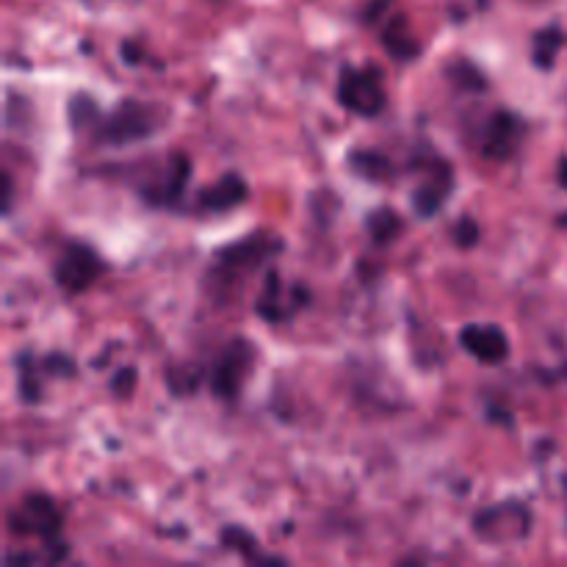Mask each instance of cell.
I'll list each match as a JSON object with an SVG mask.
<instances>
[{"mask_svg": "<svg viewBox=\"0 0 567 567\" xmlns=\"http://www.w3.org/2000/svg\"><path fill=\"white\" fill-rule=\"evenodd\" d=\"M161 122H164V111L155 103L128 97L108 114L97 111V117L89 122V136L106 147H125V144H139L155 136V130H161Z\"/></svg>", "mask_w": 567, "mask_h": 567, "instance_id": "cell-1", "label": "cell"}, {"mask_svg": "<svg viewBox=\"0 0 567 567\" xmlns=\"http://www.w3.org/2000/svg\"><path fill=\"white\" fill-rule=\"evenodd\" d=\"M283 244L272 236V233H252L244 241H236L230 247L219 249L216 260H213L211 272H208V285H216L222 294L233 283H238L241 277H249L252 272H258L266 260L272 258L274 252H280Z\"/></svg>", "mask_w": 567, "mask_h": 567, "instance_id": "cell-2", "label": "cell"}, {"mask_svg": "<svg viewBox=\"0 0 567 567\" xmlns=\"http://www.w3.org/2000/svg\"><path fill=\"white\" fill-rule=\"evenodd\" d=\"M338 103L355 117H377L388 103L382 70L374 64L366 67H343L338 78Z\"/></svg>", "mask_w": 567, "mask_h": 567, "instance_id": "cell-3", "label": "cell"}, {"mask_svg": "<svg viewBox=\"0 0 567 567\" xmlns=\"http://www.w3.org/2000/svg\"><path fill=\"white\" fill-rule=\"evenodd\" d=\"M191 180L189 155L172 153L144 175L139 183V197L153 208H175Z\"/></svg>", "mask_w": 567, "mask_h": 567, "instance_id": "cell-4", "label": "cell"}, {"mask_svg": "<svg viewBox=\"0 0 567 567\" xmlns=\"http://www.w3.org/2000/svg\"><path fill=\"white\" fill-rule=\"evenodd\" d=\"M9 529L25 537H39L45 543L64 545L59 540L61 512L56 501L45 493H28L17 501V507L9 509Z\"/></svg>", "mask_w": 567, "mask_h": 567, "instance_id": "cell-5", "label": "cell"}, {"mask_svg": "<svg viewBox=\"0 0 567 567\" xmlns=\"http://www.w3.org/2000/svg\"><path fill=\"white\" fill-rule=\"evenodd\" d=\"M255 366V346L247 338H233L211 366L213 396L233 402Z\"/></svg>", "mask_w": 567, "mask_h": 567, "instance_id": "cell-6", "label": "cell"}, {"mask_svg": "<svg viewBox=\"0 0 567 567\" xmlns=\"http://www.w3.org/2000/svg\"><path fill=\"white\" fill-rule=\"evenodd\" d=\"M103 260L95 249L86 247L81 241H70L61 249V255L53 263V280L64 294H83L86 288L97 283V277L103 274Z\"/></svg>", "mask_w": 567, "mask_h": 567, "instance_id": "cell-7", "label": "cell"}, {"mask_svg": "<svg viewBox=\"0 0 567 567\" xmlns=\"http://www.w3.org/2000/svg\"><path fill=\"white\" fill-rule=\"evenodd\" d=\"M523 136H526V122H523L518 114L498 108V111H493V114L485 119V125H482L479 150H482V155L490 158V161H507V158L518 153Z\"/></svg>", "mask_w": 567, "mask_h": 567, "instance_id": "cell-8", "label": "cell"}, {"mask_svg": "<svg viewBox=\"0 0 567 567\" xmlns=\"http://www.w3.org/2000/svg\"><path fill=\"white\" fill-rule=\"evenodd\" d=\"M473 532L490 543H512L529 534V512L515 501L487 507L473 518Z\"/></svg>", "mask_w": 567, "mask_h": 567, "instance_id": "cell-9", "label": "cell"}, {"mask_svg": "<svg viewBox=\"0 0 567 567\" xmlns=\"http://www.w3.org/2000/svg\"><path fill=\"white\" fill-rule=\"evenodd\" d=\"M421 169H424V175L413 191V211L424 219H432L451 197V183H454L451 166L443 158H432Z\"/></svg>", "mask_w": 567, "mask_h": 567, "instance_id": "cell-10", "label": "cell"}, {"mask_svg": "<svg viewBox=\"0 0 567 567\" xmlns=\"http://www.w3.org/2000/svg\"><path fill=\"white\" fill-rule=\"evenodd\" d=\"M460 346L479 363L496 366L509 355V341L496 324H465L460 330Z\"/></svg>", "mask_w": 567, "mask_h": 567, "instance_id": "cell-11", "label": "cell"}, {"mask_svg": "<svg viewBox=\"0 0 567 567\" xmlns=\"http://www.w3.org/2000/svg\"><path fill=\"white\" fill-rule=\"evenodd\" d=\"M247 200V183L236 172H227L222 178L205 186L197 197V211L205 213H227L238 208L241 202Z\"/></svg>", "mask_w": 567, "mask_h": 567, "instance_id": "cell-12", "label": "cell"}, {"mask_svg": "<svg viewBox=\"0 0 567 567\" xmlns=\"http://www.w3.org/2000/svg\"><path fill=\"white\" fill-rule=\"evenodd\" d=\"M291 291H294V288H291ZM291 291L285 294L277 272H269L266 283H263V291H260V296H258V305H255L260 319L272 321V324L291 319V316L296 313V308L294 305H285V296H291Z\"/></svg>", "mask_w": 567, "mask_h": 567, "instance_id": "cell-13", "label": "cell"}, {"mask_svg": "<svg viewBox=\"0 0 567 567\" xmlns=\"http://www.w3.org/2000/svg\"><path fill=\"white\" fill-rule=\"evenodd\" d=\"M382 45L388 50L393 59H402V61H410L413 56H418V39H415L410 31H407V20L404 17H393L390 25H385V31H382Z\"/></svg>", "mask_w": 567, "mask_h": 567, "instance_id": "cell-14", "label": "cell"}, {"mask_svg": "<svg viewBox=\"0 0 567 567\" xmlns=\"http://www.w3.org/2000/svg\"><path fill=\"white\" fill-rule=\"evenodd\" d=\"M349 164L355 166L357 175H363L368 180H388L390 178V161L382 153L374 150H355L349 155Z\"/></svg>", "mask_w": 567, "mask_h": 567, "instance_id": "cell-15", "label": "cell"}, {"mask_svg": "<svg viewBox=\"0 0 567 567\" xmlns=\"http://www.w3.org/2000/svg\"><path fill=\"white\" fill-rule=\"evenodd\" d=\"M559 48H562V31H559V28H545V31L534 36L532 61L540 70H548V67H554Z\"/></svg>", "mask_w": 567, "mask_h": 567, "instance_id": "cell-16", "label": "cell"}, {"mask_svg": "<svg viewBox=\"0 0 567 567\" xmlns=\"http://www.w3.org/2000/svg\"><path fill=\"white\" fill-rule=\"evenodd\" d=\"M366 227L377 244H388L390 238L399 236V230H402V219L390 211V208H377V211L368 213Z\"/></svg>", "mask_w": 567, "mask_h": 567, "instance_id": "cell-17", "label": "cell"}, {"mask_svg": "<svg viewBox=\"0 0 567 567\" xmlns=\"http://www.w3.org/2000/svg\"><path fill=\"white\" fill-rule=\"evenodd\" d=\"M446 75H449V81H454L457 86H465V89H485V75L473 67L471 61H454L446 67Z\"/></svg>", "mask_w": 567, "mask_h": 567, "instance_id": "cell-18", "label": "cell"}, {"mask_svg": "<svg viewBox=\"0 0 567 567\" xmlns=\"http://www.w3.org/2000/svg\"><path fill=\"white\" fill-rule=\"evenodd\" d=\"M17 371H20V396L25 402H36L39 399V379H36L34 357L20 355L17 357Z\"/></svg>", "mask_w": 567, "mask_h": 567, "instance_id": "cell-19", "label": "cell"}, {"mask_svg": "<svg viewBox=\"0 0 567 567\" xmlns=\"http://www.w3.org/2000/svg\"><path fill=\"white\" fill-rule=\"evenodd\" d=\"M222 545H225V548H233V551H238V554H247V556H252V551H255V540H252L247 532L236 529V526H230V529L222 532Z\"/></svg>", "mask_w": 567, "mask_h": 567, "instance_id": "cell-20", "label": "cell"}, {"mask_svg": "<svg viewBox=\"0 0 567 567\" xmlns=\"http://www.w3.org/2000/svg\"><path fill=\"white\" fill-rule=\"evenodd\" d=\"M451 236H454V241H457L460 247H473V244L479 241V225L473 222L471 216H465V219H460V222L454 225Z\"/></svg>", "mask_w": 567, "mask_h": 567, "instance_id": "cell-21", "label": "cell"}, {"mask_svg": "<svg viewBox=\"0 0 567 567\" xmlns=\"http://www.w3.org/2000/svg\"><path fill=\"white\" fill-rule=\"evenodd\" d=\"M393 0H368V6L363 9V20L366 23H374V20H379L382 17V12L388 9Z\"/></svg>", "mask_w": 567, "mask_h": 567, "instance_id": "cell-22", "label": "cell"}, {"mask_svg": "<svg viewBox=\"0 0 567 567\" xmlns=\"http://www.w3.org/2000/svg\"><path fill=\"white\" fill-rule=\"evenodd\" d=\"M133 379H136V371H130V368H125V371H119L117 377H114V382H111V388L117 390V393H128V388L133 385Z\"/></svg>", "mask_w": 567, "mask_h": 567, "instance_id": "cell-23", "label": "cell"}, {"mask_svg": "<svg viewBox=\"0 0 567 567\" xmlns=\"http://www.w3.org/2000/svg\"><path fill=\"white\" fill-rule=\"evenodd\" d=\"M12 175L9 172H3V194H6V200H3V211L9 213V208H12Z\"/></svg>", "mask_w": 567, "mask_h": 567, "instance_id": "cell-24", "label": "cell"}, {"mask_svg": "<svg viewBox=\"0 0 567 567\" xmlns=\"http://www.w3.org/2000/svg\"><path fill=\"white\" fill-rule=\"evenodd\" d=\"M559 183L567 189V158L559 164Z\"/></svg>", "mask_w": 567, "mask_h": 567, "instance_id": "cell-25", "label": "cell"}]
</instances>
